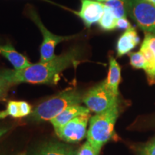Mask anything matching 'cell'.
<instances>
[{
	"instance_id": "obj_1",
	"label": "cell",
	"mask_w": 155,
	"mask_h": 155,
	"mask_svg": "<svg viewBox=\"0 0 155 155\" xmlns=\"http://www.w3.org/2000/svg\"><path fill=\"white\" fill-rule=\"evenodd\" d=\"M82 56V48L80 45H75L50 61L32 64L19 71L2 70L0 76L10 86L22 83L54 85L59 81V75L68 68L78 63Z\"/></svg>"
},
{
	"instance_id": "obj_2",
	"label": "cell",
	"mask_w": 155,
	"mask_h": 155,
	"mask_svg": "<svg viewBox=\"0 0 155 155\" xmlns=\"http://www.w3.org/2000/svg\"><path fill=\"white\" fill-rule=\"evenodd\" d=\"M83 96L82 93L77 89H65L37 106L30 115V119L37 123L50 121L69 106L80 105Z\"/></svg>"
},
{
	"instance_id": "obj_3",
	"label": "cell",
	"mask_w": 155,
	"mask_h": 155,
	"mask_svg": "<svg viewBox=\"0 0 155 155\" xmlns=\"http://www.w3.org/2000/svg\"><path fill=\"white\" fill-rule=\"evenodd\" d=\"M119 114V104H116L102 113L96 114L90 119L87 141L98 154L102 147L113 137L114 126Z\"/></svg>"
},
{
	"instance_id": "obj_4",
	"label": "cell",
	"mask_w": 155,
	"mask_h": 155,
	"mask_svg": "<svg viewBox=\"0 0 155 155\" xmlns=\"http://www.w3.org/2000/svg\"><path fill=\"white\" fill-rule=\"evenodd\" d=\"M127 15L145 33L155 35V7L147 0H126Z\"/></svg>"
},
{
	"instance_id": "obj_5",
	"label": "cell",
	"mask_w": 155,
	"mask_h": 155,
	"mask_svg": "<svg viewBox=\"0 0 155 155\" xmlns=\"http://www.w3.org/2000/svg\"><path fill=\"white\" fill-rule=\"evenodd\" d=\"M83 102L91 111L99 114L119 104V96L108 88L104 81L83 94Z\"/></svg>"
},
{
	"instance_id": "obj_6",
	"label": "cell",
	"mask_w": 155,
	"mask_h": 155,
	"mask_svg": "<svg viewBox=\"0 0 155 155\" xmlns=\"http://www.w3.org/2000/svg\"><path fill=\"white\" fill-rule=\"evenodd\" d=\"M29 17L33 21L35 24L37 25V27L41 32L42 37H43V40H42V42L40 48V62H41V63L51 61L55 57L56 55H55V49L56 46L60 42L72 40L73 38L76 37V35L59 36L52 33L42 24L41 19H40L38 13L33 9H31L29 11Z\"/></svg>"
},
{
	"instance_id": "obj_7",
	"label": "cell",
	"mask_w": 155,
	"mask_h": 155,
	"mask_svg": "<svg viewBox=\"0 0 155 155\" xmlns=\"http://www.w3.org/2000/svg\"><path fill=\"white\" fill-rule=\"evenodd\" d=\"M90 114L80 115L71 120L63 127L55 129V134L62 140L68 143H78L84 138Z\"/></svg>"
},
{
	"instance_id": "obj_8",
	"label": "cell",
	"mask_w": 155,
	"mask_h": 155,
	"mask_svg": "<svg viewBox=\"0 0 155 155\" xmlns=\"http://www.w3.org/2000/svg\"><path fill=\"white\" fill-rule=\"evenodd\" d=\"M81 9L78 12L73 11L82 19L86 28H91L95 23H98L104 10V3L96 0H81Z\"/></svg>"
},
{
	"instance_id": "obj_9",
	"label": "cell",
	"mask_w": 155,
	"mask_h": 155,
	"mask_svg": "<svg viewBox=\"0 0 155 155\" xmlns=\"http://www.w3.org/2000/svg\"><path fill=\"white\" fill-rule=\"evenodd\" d=\"M139 50L144 54L147 62V69L145 72L150 79L155 80V35L145 33Z\"/></svg>"
},
{
	"instance_id": "obj_10",
	"label": "cell",
	"mask_w": 155,
	"mask_h": 155,
	"mask_svg": "<svg viewBox=\"0 0 155 155\" xmlns=\"http://www.w3.org/2000/svg\"><path fill=\"white\" fill-rule=\"evenodd\" d=\"M140 42V38L134 28L131 27L119 37L116 43V54L117 57L131 53L134 48L137 47Z\"/></svg>"
},
{
	"instance_id": "obj_11",
	"label": "cell",
	"mask_w": 155,
	"mask_h": 155,
	"mask_svg": "<svg viewBox=\"0 0 155 155\" xmlns=\"http://www.w3.org/2000/svg\"><path fill=\"white\" fill-rule=\"evenodd\" d=\"M0 54L5 58L17 71L23 70L32 65L28 58L18 53L10 42L0 46Z\"/></svg>"
},
{
	"instance_id": "obj_12",
	"label": "cell",
	"mask_w": 155,
	"mask_h": 155,
	"mask_svg": "<svg viewBox=\"0 0 155 155\" xmlns=\"http://www.w3.org/2000/svg\"><path fill=\"white\" fill-rule=\"evenodd\" d=\"M90 111L87 107L80 105H73L63 110L61 114L52 119L50 122L54 127V129L60 128L63 127L77 116L85 114H90Z\"/></svg>"
},
{
	"instance_id": "obj_13",
	"label": "cell",
	"mask_w": 155,
	"mask_h": 155,
	"mask_svg": "<svg viewBox=\"0 0 155 155\" xmlns=\"http://www.w3.org/2000/svg\"><path fill=\"white\" fill-rule=\"evenodd\" d=\"M32 155H77V151L70 145L48 142L39 147Z\"/></svg>"
},
{
	"instance_id": "obj_14",
	"label": "cell",
	"mask_w": 155,
	"mask_h": 155,
	"mask_svg": "<svg viewBox=\"0 0 155 155\" xmlns=\"http://www.w3.org/2000/svg\"><path fill=\"white\" fill-rule=\"evenodd\" d=\"M121 67L116 60L112 56L109 57V69L107 78L104 80L106 86L116 96H119V86L121 82Z\"/></svg>"
},
{
	"instance_id": "obj_15",
	"label": "cell",
	"mask_w": 155,
	"mask_h": 155,
	"mask_svg": "<svg viewBox=\"0 0 155 155\" xmlns=\"http://www.w3.org/2000/svg\"><path fill=\"white\" fill-rule=\"evenodd\" d=\"M116 19L117 18L111 9L107 6L104 5V13L98 23L102 30L111 31L116 29Z\"/></svg>"
},
{
	"instance_id": "obj_16",
	"label": "cell",
	"mask_w": 155,
	"mask_h": 155,
	"mask_svg": "<svg viewBox=\"0 0 155 155\" xmlns=\"http://www.w3.org/2000/svg\"><path fill=\"white\" fill-rule=\"evenodd\" d=\"M104 4L111 9L117 19L127 18V11L126 0H110L104 2Z\"/></svg>"
},
{
	"instance_id": "obj_17",
	"label": "cell",
	"mask_w": 155,
	"mask_h": 155,
	"mask_svg": "<svg viewBox=\"0 0 155 155\" xmlns=\"http://www.w3.org/2000/svg\"><path fill=\"white\" fill-rule=\"evenodd\" d=\"M130 65L137 69H143L145 71L147 69V62L144 54L139 50V52H131L129 53Z\"/></svg>"
},
{
	"instance_id": "obj_18",
	"label": "cell",
	"mask_w": 155,
	"mask_h": 155,
	"mask_svg": "<svg viewBox=\"0 0 155 155\" xmlns=\"http://www.w3.org/2000/svg\"><path fill=\"white\" fill-rule=\"evenodd\" d=\"M8 116H12L13 118H21L19 101H9L7 103L6 109L0 111V119H4Z\"/></svg>"
},
{
	"instance_id": "obj_19",
	"label": "cell",
	"mask_w": 155,
	"mask_h": 155,
	"mask_svg": "<svg viewBox=\"0 0 155 155\" xmlns=\"http://www.w3.org/2000/svg\"><path fill=\"white\" fill-rule=\"evenodd\" d=\"M98 152L94 150L91 144L86 141L83 144L78 150H77V155H98Z\"/></svg>"
},
{
	"instance_id": "obj_20",
	"label": "cell",
	"mask_w": 155,
	"mask_h": 155,
	"mask_svg": "<svg viewBox=\"0 0 155 155\" xmlns=\"http://www.w3.org/2000/svg\"><path fill=\"white\" fill-rule=\"evenodd\" d=\"M19 111H20L21 118L30 115L32 111V106L26 101H19Z\"/></svg>"
},
{
	"instance_id": "obj_21",
	"label": "cell",
	"mask_w": 155,
	"mask_h": 155,
	"mask_svg": "<svg viewBox=\"0 0 155 155\" xmlns=\"http://www.w3.org/2000/svg\"><path fill=\"white\" fill-rule=\"evenodd\" d=\"M131 27L132 26L127 18H119L116 19V29H122L126 30Z\"/></svg>"
},
{
	"instance_id": "obj_22",
	"label": "cell",
	"mask_w": 155,
	"mask_h": 155,
	"mask_svg": "<svg viewBox=\"0 0 155 155\" xmlns=\"http://www.w3.org/2000/svg\"><path fill=\"white\" fill-rule=\"evenodd\" d=\"M141 155H155V141L142 149Z\"/></svg>"
},
{
	"instance_id": "obj_23",
	"label": "cell",
	"mask_w": 155,
	"mask_h": 155,
	"mask_svg": "<svg viewBox=\"0 0 155 155\" xmlns=\"http://www.w3.org/2000/svg\"><path fill=\"white\" fill-rule=\"evenodd\" d=\"M9 129H10V127H9V126L0 125V139L8 132Z\"/></svg>"
},
{
	"instance_id": "obj_24",
	"label": "cell",
	"mask_w": 155,
	"mask_h": 155,
	"mask_svg": "<svg viewBox=\"0 0 155 155\" xmlns=\"http://www.w3.org/2000/svg\"><path fill=\"white\" fill-rule=\"evenodd\" d=\"M9 87H0V100L3 99Z\"/></svg>"
},
{
	"instance_id": "obj_25",
	"label": "cell",
	"mask_w": 155,
	"mask_h": 155,
	"mask_svg": "<svg viewBox=\"0 0 155 155\" xmlns=\"http://www.w3.org/2000/svg\"><path fill=\"white\" fill-rule=\"evenodd\" d=\"M0 87H10L9 83L1 76H0Z\"/></svg>"
},
{
	"instance_id": "obj_26",
	"label": "cell",
	"mask_w": 155,
	"mask_h": 155,
	"mask_svg": "<svg viewBox=\"0 0 155 155\" xmlns=\"http://www.w3.org/2000/svg\"><path fill=\"white\" fill-rule=\"evenodd\" d=\"M147 1H148V2H150V3H152L153 5L155 7V0H147Z\"/></svg>"
},
{
	"instance_id": "obj_27",
	"label": "cell",
	"mask_w": 155,
	"mask_h": 155,
	"mask_svg": "<svg viewBox=\"0 0 155 155\" xmlns=\"http://www.w3.org/2000/svg\"><path fill=\"white\" fill-rule=\"evenodd\" d=\"M97 2H108V1H110V0H96Z\"/></svg>"
},
{
	"instance_id": "obj_28",
	"label": "cell",
	"mask_w": 155,
	"mask_h": 155,
	"mask_svg": "<svg viewBox=\"0 0 155 155\" xmlns=\"http://www.w3.org/2000/svg\"><path fill=\"white\" fill-rule=\"evenodd\" d=\"M42 1H45V2H50V3H53L52 2L49 1V0H42Z\"/></svg>"
},
{
	"instance_id": "obj_29",
	"label": "cell",
	"mask_w": 155,
	"mask_h": 155,
	"mask_svg": "<svg viewBox=\"0 0 155 155\" xmlns=\"http://www.w3.org/2000/svg\"><path fill=\"white\" fill-rule=\"evenodd\" d=\"M20 155H25V154H20Z\"/></svg>"
}]
</instances>
